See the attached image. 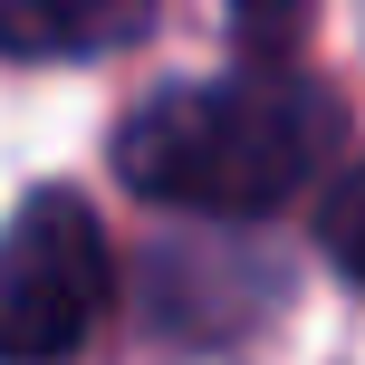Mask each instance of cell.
I'll return each mask as SVG.
<instances>
[{
	"mask_svg": "<svg viewBox=\"0 0 365 365\" xmlns=\"http://www.w3.org/2000/svg\"><path fill=\"white\" fill-rule=\"evenodd\" d=\"M10 58H96L154 29V0H0Z\"/></svg>",
	"mask_w": 365,
	"mask_h": 365,
	"instance_id": "3957f363",
	"label": "cell"
},
{
	"mask_svg": "<svg viewBox=\"0 0 365 365\" xmlns=\"http://www.w3.org/2000/svg\"><path fill=\"white\" fill-rule=\"evenodd\" d=\"M336 145V96L289 68H221L192 87H154L115 135V173L145 202L250 221L279 212Z\"/></svg>",
	"mask_w": 365,
	"mask_h": 365,
	"instance_id": "6da1fadb",
	"label": "cell"
},
{
	"mask_svg": "<svg viewBox=\"0 0 365 365\" xmlns=\"http://www.w3.org/2000/svg\"><path fill=\"white\" fill-rule=\"evenodd\" d=\"M240 10H250V29H279V19H289L298 0H240Z\"/></svg>",
	"mask_w": 365,
	"mask_h": 365,
	"instance_id": "5b68a950",
	"label": "cell"
},
{
	"mask_svg": "<svg viewBox=\"0 0 365 365\" xmlns=\"http://www.w3.org/2000/svg\"><path fill=\"white\" fill-rule=\"evenodd\" d=\"M115 298V250L106 221L77 192H29L10 221V259H0V346L10 365H58L106 327Z\"/></svg>",
	"mask_w": 365,
	"mask_h": 365,
	"instance_id": "7a4b0ae2",
	"label": "cell"
},
{
	"mask_svg": "<svg viewBox=\"0 0 365 365\" xmlns=\"http://www.w3.org/2000/svg\"><path fill=\"white\" fill-rule=\"evenodd\" d=\"M317 250H327L336 269L365 289V164L327 182V202H317Z\"/></svg>",
	"mask_w": 365,
	"mask_h": 365,
	"instance_id": "277c9868",
	"label": "cell"
}]
</instances>
